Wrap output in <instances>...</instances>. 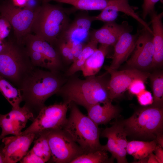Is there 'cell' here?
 Wrapping results in <instances>:
<instances>
[{
	"label": "cell",
	"instance_id": "cell-1",
	"mask_svg": "<svg viewBox=\"0 0 163 163\" xmlns=\"http://www.w3.org/2000/svg\"><path fill=\"white\" fill-rule=\"evenodd\" d=\"M107 73L100 76L85 77L82 79L74 76L68 78L56 94L60 96L64 102L69 104L74 103L84 107L87 110L92 105L102 104L110 100Z\"/></svg>",
	"mask_w": 163,
	"mask_h": 163
},
{
	"label": "cell",
	"instance_id": "cell-2",
	"mask_svg": "<svg viewBox=\"0 0 163 163\" xmlns=\"http://www.w3.org/2000/svg\"><path fill=\"white\" fill-rule=\"evenodd\" d=\"M61 72L46 71L35 67L25 79L19 89L25 104L32 111L38 112L46 101L57 93L67 78Z\"/></svg>",
	"mask_w": 163,
	"mask_h": 163
},
{
	"label": "cell",
	"instance_id": "cell-3",
	"mask_svg": "<svg viewBox=\"0 0 163 163\" xmlns=\"http://www.w3.org/2000/svg\"><path fill=\"white\" fill-rule=\"evenodd\" d=\"M35 10L31 32L52 46L61 39L69 24L67 10L59 4L53 5L42 0Z\"/></svg>",
	"mask_w": 163,
	"mask_h": 163
},
{
	"label": "cell",
	"instance_id": "cell-4",
	"mask_svg": "<svg viewBox=\"0 0 163 163\" xmlns=\"http://www.w3.org/2000/svg\"><path fill=\"white\" fill-rule=\"evenodd\" d=\"M35 67L24 44L15 39L6 41L4 49L0 53V75L19 89Z\"/></svg>",
	"mask_w": 163,
	"mask_h": 163
},
{
	"label": "cell",
	"instance_id": "cell-5",
	"mask_svg": "<svg viewBox=\"0 0 163 163\" xmlns=\"http://www.w3.org/2000/svg\"><path fill=\"white\" fill-rule=\"evenodd\" d=\"M70 113L63 129L81 147L84 153L101 150L98 126L83 114L74 103L69 104Z\"/></svg>",
	"mask_w": 163,
	"mask_h": 163
},
{
	"label": "cell",
	"instance_id": "cell-6",
	"mask_svg": "<svg viewBox=\"0 0 163 163\" xmlns=\"http://www.w3.org/2000/svg\"><path fill=\"white\" fill-rule=\"evenodd\" d=\"M127 136L143 140H155L163 133V108L154 106L140 108L127 119L119 121Z\"/></svg>",
	"mask_w": 163,
	"mask_h": 163
},
{
	"label": "cell",
	"instance_id": "cell-7",
	"mask_svg": "<svg viewBox=\"0 0 163 163\" xmlns=\"http://www.w3.org/2000/svg\"><path fill=\"white\" fill-rule=\"evenodd\" d=\"M69 105L62 102L44 106L40 110L32 124L21 134L33 133L36 138L45 132L62 129L66 121Z\"/></svg>",
	"mask_w": 163,
	"mask_h": 163
},
{
	"label": "cell",
	"instance_id": "cell-8",
	"mask_svg": "<svg viewBox=\"0 0 163 163\" xmlns=\"http://www.w3.org/2000/svg\"><path fill=\"white\" fill-rule=\"evenodd\" d=\"M23 8L14 6L11 0H4L0 4V16L8 21L14 30L15 39L22 44L24 37L31 32L35 16V10Z\"/></svg>",
	"mask_w": 163,
	"mask_h": 163
},
{
	"label": "cell",
	"instance_id": "cell-9",
	"mask_svg": "<svg viewBox=\"0 0 163 163\" xmlns=\"http://www.w3.org/2000/svg\"><path fill=\"white\" fill-rule=\"evenodd\" d=\"M52 161L56 163H71L84 153L79 146L63 129L47 132Z\"/></svg>",
	"mask_w": 163,
	"mask_h": 163
},
{
	"label": "cell",
	"instance_id": "cell-10",
	"mask_svg": "<svg viewBox=\"0 0 163 163\" xmlns=\"http://www.w3.org/2000/svg\"><path fill=\"white\" fill-rule=\"evenodd\" d=\"M138 31L135 45L127 64L131 68L145 71L152 68L154 53L153 35L144 27Z\"/></svg>",
	"mask_w": 163,
	"mask_h": 163
},
{
	"label": "cell",
	"instance_id": "cell-11",
	"mask_svg": "<svg viewBox=\"0 0 163 163\" xmlns=\"http://www.w3.org/2000/svg\"><path fill=\"white\" fill-rule=\"evenodd\" d=\"M104 68L110 75L108 87L109 98L111 101L128 89L134 80L140 79L145 82L151 74L148 72L135 69L118 71L107 66H105Z\"/></svg>",
	"mask_w": 163,
	"mask_h": 163
},
{
	"label": "cell",
	"instance_id": "cell-12",
	"mask_svg": "<svg viewBox=\"0 0 163 163\" xmlns=\"http://www.w3.org/2000/svg\"><path fill=\"white\" fill-rule=\"evenodd\" d=\"M100 136L107 139V144L102 145L101 150L111 154L110 158L113 162L116 159L118 163L128 162L126 158L127 136L119 121L115 122L110 127H106L101 132Z\"/></svg>",
	"mask_w": 163,
	"mask_h": 163
},
{
	"label": "cell",
	"instance_id": "cell-13",
	"mask_svg": "<svg viewBox=\"0 0 163 163\" xmlns=\"http://www.w3.org/2000/svg\"><path fill=\"white\" fill-rule=\"evenodd\" d=\"M34 119L32 111L25 104L22 107L12 108L5 114H0V127L2 131L1 139L8 135H20L29 120Z\"/></svg>",
	"mask_w": 163,
	"mask_h": 163
},
{
	"label": "cell",
	"instance_id": "cell-14",
	"mask_svg": "<svg viewBox=\"0 0 163 163\" xmlns=\"http://www.w3.org/2000/svg\"><path fill=\"white\" fill-rule=\"evenodd\" d=\"M23 43L26 48L38 52L43 56L49 70L61 72L63 64L59 53L46 41L30 33L24 38Z\"/></svg>",
	"mask_w": 163,
	"mask_h": 163
},
{
	"label": "cell",
	"instance_id": "cell-15",
	"mask_svg": "<svg viewBox=\"0 0 163 163\" xmlns=\"http://www.w3.org/2000/svg\"><path fill=\"white\" fill-rule=\"evenodd\" d=\"M33 133L5 137L2 142L5 146L2 148L5 163H16L20 161L28 152L35 139Z\"/></svg>",
	"mask_w": 163,
	"mask_h": 163
},
{
	"label": "cell",
	"instance_id": "cell-16",
	"mask_svg": "<svg viewBox=\"0 0 163 163\" xmlns=\"http://www.w3.org/2000/svg\"><path fill=\"white\" fill-rule=\"evenodd\" d=\"M129 0H109L107 6L98 15L94 16V20L107 22L114 21L118 12H121L129 16L137 21L143 27L152 34V29L148 24L136 12L135 8L130 6Z\"/></svg>",
	"mask_w": 163,
	"mask_h": 163
},
{
	"label": "cell",
	"instance_id": "cell-17",
	"mask_svg": "<svg viewBox=\"0 0 163 163\" xmlns=\"http://www.w3.org/2000/svg\"><path fill=\"white\" fill-rule=\"evenodd\" d=\"M133 27L126 21L118 24L114 21L106 22L101 28L90 32L89 39L101 44L114 46L121 36L125 32H131Z\"/></svg>",
	"mask_w": 163,
	"mask_h": 163
},
{
	"label": "cell",
	"instance_id": "cell-18",
	"mask_svg": "<svg viewBox=\"0 0 163 163\" xmlns=\"http://www.w3.org/2000/svg\"><path fill=\"white\" fill-rule=\"evenodd\" d=\"M94 21V16L83 15L77 17L69 23L61 39L68 44H86L85 42L89 40L90 30Z\"/></svg>",
	"mask_w": 163,
	"mask_h": 163
},
{
	"label": "cell",
	"instance_id": "cell-19",
	"mask_svg": "<svg viewBox=\"0 0 163 163\" xmlns=\"http://www.w3.org/2000/svg\"><path fill=\"white\" fill-rule=\"evenodd\" d=\"M138 35V32L135 34L130 32L123 34L114 46V52L112 60L109 67L117 70L120 66L126 61L134 48Z\"/></svg>",
	"mask_w": 163,
	"mask_h": 163
},
{
	"label": "cell",
	"instance_id": "cell-20",
	"mask_svg": "<svg viewBox=\"0 0 163 163\" xmlns=\"http://www.w3.org/2000/svg\"><path fill=\"white\" fill-rule=\"evenodd\" d=\"M149 14L152 27L154 48L152 68L161 66L163 63V25L162 22L163 13L158 14L155 10Z\"/></svg>",
	"mask_w": 163,
	"mask_h": 163
},
{
	"label": "cell",
	"instance_id": "cell-21",
	"mask_svg": "<svg viewBox=\"0 0 163 163\" xmlns=\"http://www.w3.org/2000/svg\"><path fill=\"white\" fill-rule=\"evenodd\" d=\"M112 102L109 100L102 105L98 103L92 105L87 110L88 117L98 126L106 124L117 118L119 113L118 107Z\"/></svg>",
	"mask_w": 163,
	"mask_h": 163
},
{
	"label": "cell",
	"instance_id": "cell-22",
	"mask_svg": "<svg viewBox=\"0 0 163 163\" xmlns=\"http://www.w3.org/2000/svg\"><path fill=\"white\" fill-rule=\"evenodd\" d=\"M109 47L101 44L87 59L81 70L84 77L96 75L100 71L109 52Z\"/></svg>",
	"mask_w": 163,
	"mask_h": 163
},
{
	"label": "cell",
	"instance_id": "cell-23",
	"mask_svg": "<svg viewBox=\"0 0 163 163\" xmlns=\"http://www.w3.org/2000/svg\"><path fill=\"white\" fill-rule=\"evenodd\" d=\"M157 143L155 140L150 141L133 140L128 142L127 154L133 157L135 161L147 157L155 150Z\"/></svg>",
	"mask_w": 163,
	"mask_h": 163
},
{
	"label": "cell",
	"instance_id": "cell-24",
	"mask_svg": "<svg viewBox=\"0 0 163 163\" xmlns=\"http://www.w3.org/2000/svg\"><path fill=\"white\" fill-rule=\"evenodd\" d=\"M98 44V43L95 41L89 40L85 45L81 53L67 69L65 74L66 77L72 76L77 72L81 71L87 59L97 48Z\"/></svg>",
	"mask_w": 163,
	"mask_h": 163
},
{
	"label": "cell",
	"instance_id": "cell-25",
	"mask_svg": "<svg viewBox=\"0 0 163 163\" xmlns=\"http://www.w3.org/2000/svg\"><path fill=\"white\" fill-rule=\"evenodd\" d=\"M0 92L12 106V108L20 107L22 101L20 90L0 75Z\"/></svg>",
	"mask_w": 163,
	"mask_h": 163
},
{
	"label": "cell",
	"instance_id": "cell-26",
	"mask_svg": "<svg viewBox=\"0 0 163 163\" xmlns=\"http://www.w3.org/2000/svg\"><path fill=\"white\" fill-rule=\"evenodd\" d=\"M69 4L75 8L83 11L102 10L107 5L109 0H47Z\"/></svg>",
	"mask_w": 163,
	"mask_h": 163
},
{
	"label": "cell",
	"instance_id": "cell-27",
	"mask_svg": "<svg viewBox=\"0 0 163 163\" xmlns=\"http://www.w3.org/2000/svg\"><path fill=\"white\" fill-rule=\"evenodd\" d=\"M153 93L152 105L163 107V74L162 72H156L149 77Z\"/></svg>",
	"mask_w": 163,
	"mask_h": 163
},
{
	"label": "cell",
	"instance_id": "cell-28",
	"mask_svg": "<svg viewBox=\"0 0 163 163\" xmlns=\"http://www.w3.org/2000/svg\"><path fill=\"white\" fill-rule=\"evenodd\" d=\"M106 151L99 150L87 153H84L75 158L71 163H113L109 158Z\"/></svg>",
	"mask_w": 163,
	"mask_h": 163
},
{
	"label": "cell",
	"instance_id": "cell-29",
	"mask_svg": "<svg viewBox=\"0 0 163 163\" xmlns=\"http://www.w3.org/2000/svg\"><path fill=\"white\" fill-rule=\"evenodd\" d=\"M47 132L40 135L34 140V145L30 150L46 162L51 158V153L48 144Z\"/></svg>",
	"mask_w": 163,
	"mask_h": 163
},
{
	"label": "cell",
	"instance_id": "cell-30",
	"mask_svg": "<svg viewBox=\"0 0 163 163\" xmlns=\"http://www.w3.org/2000/svg\"><path fill=\"white\" fill-rule=\"evenodd\" d=\"M59 53L62 62L69 65L74 60V56L69 45L63 39L58 40L53 45Z\"/></svg>",
	"mask_w": 163,
	"mask_h": 163
},
{
	"label": "cell",
	"instance_id": "cell-31",
	"mask_svg": "<svg viewBox=\"0 0 163 163\" xmlns=\"http://www.w3.org/2000/svg\"><path fill=\"white\" fill-rule=\"evenodd\" d=\"M26 48L31 62L34 66L40 67L47 69L46 62L43 56L41 53Z\"/></svg>",
	"mask_w": 163,
	"mask_h": 163
},
{
	"label": "cell",
	"instance_id": "cell-32",
	"mask_svg": "<svg viewBox=\"0 0 163 163\" xmlns=\"http://www.w3.org/2000/svg\"><path fill=\"white\" fill-rule=\"evenodd\" d=\"M145 82L140 79L134 80L128 87L129 92L131 94L136 96L145 89Z\"/></svg>",
	"mask_w": 163,
	"mask_h": 163
},
{
	"label": "cell",
	"instance_id": "cell-33",
	"mask_svg": "<svg viewBox=\"0 0 163 163\" xmlns=\"http://www.w3.org/2000/svg\"><path fill=\"white\" fill-rule=\"evenodd\" d=\"M139 104L146 106L152 105L153 102V97L152 93L145 89L136 95Z\"/></svg>",
	"mask_w": 163,
	"mask_h": 163
},
{
	"label": "cell",
	"instance_id": "cell-34",
	"mask_svg": "<svg viewBox=\"0 0 163 163\" xmlns=\"http://www.w3.org/2000/svg\"><path fill=\"white\" fill-rule=\"evenodd\" d=\"M160 0H145L142 5V19L145 20L148 15L155 11V4Z\"/></svg>",
	"mask_w": 163,
	"mask_h": 163
},
{
	"label": "cell",
	"instance_id": "cell-35",
	"mask_svg": "<svg viewBox=\"0 0 163 163\" xmlns=\"http://www.w3.org/2000/svg\"><path fill=\"white\" fill-rule=\"evenodd\" d=\"M11 27L6 20L0 16V39L4 40L8 36Z\"/></svg>",
	"mask_w": 163,
	"mask_h": 163
},
{
	"label": "cell",
	"instance_id": "cell-36",
	"mask_svg": "<svg viewBox=\"0 0 163 163\" xmlns=\"http://www.w3.org/2000/svg\"><path fill=\"white\" fill-rule=\"evenodd\" d=\"M21 163H44V161L30 150L20 161Z\"/></svg>",
	"mask_w": 163,
	"mask_h": 163
},
{
	"label": "cell",
	"instance_id": "cell-37",
	"mask_svg": "<svg viewBox=\"0 0 163 163\" xmlns=\"http://www.w3.org/2000/svg\"><path fill=\"white\" fill-rule=\"evenodd\" d=\"M68 44L70 47L72 53L74 56L75 60L81 53L84 46L86 44Z\"/></svg>",
	"mask_w": 163,
	"mask_h": 163
},
{
	"label": "cell",
	"instance_id": "cell-38",
	"mask_svg": "<svg viewBox=\"0 0 163 163\" xmlns=\"http://www.w3.org/2000/svg\"><path fill=\"white\" fill-rule=\"evenodd\" d=\"M155 156L158 163H163V148L159 145H156L154 151Z\"/></svg>",
	"mask_w": 163,
	"mask_h": 163
},
{
	"label": "cell",
	"instance_id": "cell-39",
	"mask_svg": "<svg viewBox=\"0 0 163 163\" xmlns=\"http://www.w3.org/2000/svg\"><path fill=\"white\" fill-rule=\"evenodd\" d=\"M40 0H27L25 7L35 10L40 5Z\"/></svg>",
	"mask_w": 163,
	"mask_h": 163
},
{
	"label": "cell",
	"instance_id": "cell-40",
	"mask_svg": "<svg viewBox=\"0 0 163 163\" xmlns=\"http://www.w3.org/2000/svg\"><path fill=\"white\" fill-rule=\"evenodd\" d=\"M14 5L20 8L25 7L27 0H11Z\"/></svg>",
	"mask_w": 163,
	"mask_h": 163
},
{
	"label": "cell",
	"instance_id": "cell-41",
	"mask_svg": "<svg viewBox=\"0 0 163 163\" xmlns=\"http://www.w3.org/2000/svg\"><path fill=\"white\" fill-rule=\"evenodd\" d=\"M157 143L162 148L163 147V133L158 134L155 140Z\"/></svg>",
	"mask_w": 163,
	"mask_h": 163
},
{
	"label": "cell",
	"instance_id": "cell-42",
	"mask_svg": "<svg viewBox=\"0 0 163 163\" xmlns=\"http://www.w3.org/2000/svg\"><path fill=\"white\" fill-rule=\"evenodd\" d=\"M147 163H158L155 155L153 152L150 153L148 156Z\"/></svg>",
	"mask_w": 163,
	"mask_h": 163
},
{
	"label": "cell",
	"instance_id": "cell-43",
	"mask_svg": "<svg viewBox=\"0 0 163 163\" xmlns=\"http://www.w3.org/2000/svg\"><path fill=\"white\" fill-rule=\"evenodd\" d=\"M6 41L0 39V53L4 49L6 44Z\"/></svg>",
	"mask_w": 163,
	"mask_h": 163
},
{
	"label": "cell",
	"instance_id": "cell-44",
	"mask_svg": "<svg viewBox=\"0 0 163 163\" xmlns=\"http://www.w3.org/2000/svg\"><path fill=\"white\" fill-rule=\"evenodd\" d=\"M0 163H5V158L2 152L1 148H0Z\"/></svg>",
	"mask_w": 163,
	"mask_h": 163
},
{
	"label": "cell",
	"instance_id": "cell-45",
	"mask_svg": "<svg viewBox=\"0 0 163 163\" xmlns=\"http://www.w3.org/2000/svg\"><path fill=\"white\" fill-rule=\"evenodd\" d=\"M1 137H0V140H1ZM0 148H1L0 147Z\"/></svg>",
	"mask_w": 163,
	"mask_h": 163
},
{
	"label": "cell",
	"instance_id": "cell-46",
	"mask_svg": "<svg viewBox=\"0 0 163 163\" xmlns=\"http://www.w3.org/2000/svg\"><path fill=\"white\" fill-rule=\"evenodd\" d=\"M45 0V1H47V0Z\"/></svg>",
	"mask_w": 163,
	"mask_h": 163
},
{
	"label": "cell",
	"instance_id": "cell-47",
	"mask_svg": "<svg viewBox=\"0 0 163 163\" xmlns=\"http://www.w3.org/2000/svg\"><path fill=\"white\" fill-rule=\"evenodd\" d=\"M145 0H144V1H145Z\"/></svg>",
	"mask_w": 163,
	"mask_h": 163
}]
</instances>
